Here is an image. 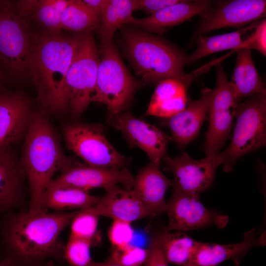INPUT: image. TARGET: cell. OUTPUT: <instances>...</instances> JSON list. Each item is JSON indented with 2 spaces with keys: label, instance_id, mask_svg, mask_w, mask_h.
Segmentation results:
<instances>
[{
  "label": "cell",
  "instance_id": "obj_11",
  "mask_svg": "<svg viewBox=\"0 0 266 266\" xmlns=\"http://www.w3.org/2000/svg\"><path fill=\"white\" fill-rule=\"evenodd\" d=\"M265 0L213 1L212 7L200 16L192 37L222 28H243L265 18Z\"/></svg>",
  "mask_w": 266,
  "mask_h": 266
},
{
  "label": "cell",
  "instance_id": "obj_31",
  "mask_svg": "<svg viewBox=\"0 0 266 266\" xmlns=\"http://www.w3.org/2000/svg\"><path fill=\"white\" fill-rule=\"evenodd\" d=\"M99 217L85 209L79 210L70 223V235L89 241L93 245L98 236Z\"/></svg>",
  "mask_w": 266,
  "mask_h": 266
},
{
  "label": "cell",
  "instance_id": "obj_12",
  "mask_svg": "<svg viewBox=\"0 0 266 266\" xmlns=\"http://www.w3.org/2000/svg\"><path fill=\"white\" fill-rule=\"evenodd\" d=\"M165 212L168 219L166 229L169 231L185 233L213 226L223 228L229 222L228 215L205 207L200 196L175 191L166 201Z\"/></svg>",
  "mask_w": 266,
  "mask_h": 266
},
{
  "label": "cell",
  "instance_id": "obj_24",
  "mask_svg": "<svg viewBox=\"0 0 266 266\" xmlns=\"http://www.w3.org/2000/svg\"><path fill=\"white\" fill-rule=\"evenodd\" d=\"M24 174L8 146L0 148V216L18 204Z\"/></svg>",
  "mask_w": 266,
  "mask_h": 266
},
{
  "label": "cell",
  "instance_id": "obj_9",
  "mask_svg": "<svg viewBox=\"0 0 266 266\" xmlns=\"http://www.w3.org/2000/svg\"><path fill=\"white\" fill-rule=\"evenodd\" d=\"M63 132L68 148L87 165L105 168H122L126 167L131 161L112 146L101 124H69L64 127Z\"/></svg>",
  "mask_w": 266,
  "mask_h": 266
},
{
  "label": "cell",
  "instance_id": "obj_1",
  "mask_svg": "<svg viewBox=\"0 0 266 266\" xmlns=\"http://www.w3.org/2000/svg\"><path fill=\"white\" fill-rule=\"evenodd\" d=\"M78 210L8 213L0 224L1 244L10 254L26 261L57 256L61 249L59 235Z\"/></svg>",
  "mask_w": 266,
  "mask_h": 266
},
{
  "label": "cell",
  "instance_id": "obj_16",
  "mask_svg": "<svg viewBox=\"0 0 266 266\" xmlns=\"http://www.w3.org/2000/svg\"><path fill=\"white\" fill-rule=\"evenodd\" d=\"M212 91L210 88H202L198 99L188 101L183 110L161 120L162 125L168 128L172 139L179 147L184 148L198 135L207 115Z\"/></svg>",
  "mask_w": 266,
  "mask_h": 266
},
{
  "label": "cell",
  "instance_id": "obj_20",
  "mask_svg": "<svg viewBox=\"0 0 266 266\" xmlns=\"http://www.w3.org/2000/svg\"><path fill=\"white\" fill-rule=\"evenodd\" d=\"M31 116L30 101L22 93L0 94V148L17 141L26 132Z\"/></svg>",
  "mask_w": 266,
  "mask_h": 266
},
{
  "label": "cell",
  "instance_id": "obj_37",
  "mask_svg": "<svg viewBox=\"0 0 266 266\" xmlns=\"http://www.w3.org/2000/svg\"><path fill=\"white\" fill-rule=\"evenodd\" d=\"M180 0H135L136 10H143L150 15L175 4Z\"/></svg>",
  "mask_w": 266,
  "mask_h": 266
},
{
  "label": "cell",
  "instance_id": "obj_17",
  "mask_svg": "<svg viewBox=\"0 0 266 266\" xmlns=\"http://www.w3.org/2000/svg\"><path fill=\"white\" fill-rule=\"evenodd\" d=\"M105 194L90 208L85 209L99 217L132 223L146 217H152L149 211L133 191L118 185L105 190Z\"/></svg>",
  "mask_w": 266,
  "mask_h": 266
},
{
  "label": "cell",
  "instance_id": "obj_26",
  "mask_svg": "<svg viewBox=\"0 0 266 266\" xmlns=\"http://www.w3.org/2000/svg\"><path fill=\"white\" fill-rule=\"evenodd\" d=\"M99 199V197L90 194L89 191L49 185L42 195L41 210L51 209L60 211L86 209L95 204Z\"/></svg>",
  "mask_w": 266,
  "mask_h": 266
},
{
  "label": "cell",
  "instance_id": "obj_10",
  "mask_svg": "<svg viewBox=\"0 0 266 266\" xmlns=\"http://www.w3.org/2000/svg\"><path fill=\"white\" fill-rule=\"evenodd\" d=\"M239 102L220 62L216 65V81L207 112L208 129L204 149L206 157L215 158L229 136Z\"/></svg>",
  "mask_w": 266,
  "mask_h": 266
},
{
  "label": "cell",
  "instance_id": "obj_33",
  "mask_svg": "<svg viewBox=\"0 0 266 266\" xmlns=\"http://www.w3.org/2000/svg\"><path fill=\"white\" fill-rule=\"evenodd\" d=\"M149 253L148 248L129 244L112 248L105 262L122 266H142Z\"/></svg>",
  "mask_w": 266,
  "mask_h": 266
},
{
  "label": "cell",
  "instance_id": "obj_18",
  "mask_svg": "<svg viewBox=\"0 0 266 266\" xmlns=\"http://www.w3.org/2000/svg\"><path fill=\"white\" fill-rule=\"evenodd\" d=\"M213 3V1L209 0H180L147 17H133L127 24L162 34L177 25L201 16L212 7Z\"/></svg>",
  "mask_w": 266,
  "mask_h": 266
},
{
  "label": "cell",
  "instance_id": "obj_7",
  "mask_svg": "<svg viewBox=\"0 0 266 266\" xmlns=\"http://www.w3.org/2000/svg\"><path fill=\"white\" fill-rule=\"evenodd\" d=\"M34 32L10 1H0V65L12 77L29 78Z\"/></svg>",
  "mask_w": 266,
  "mask_h": 266
},
{
  "label": "cell",
  "instance_id": "obj_5",
  "mask_svg": "<svg viewBox=\"0 0 266 266\" xmlns=\"http://www.w3.org/2000/svg\"><path fill=\"white\" fill-rule=\"evenodd\" d=\"M231 141L217 158L226 172H230L242 156L266 144V93L248 97L238 104Z\"/></svg>",
  "mask_w": 266,
  "mask_h": 266
},
{
  "label": "cell",
  "instance_id": "obj_32",
  "mask_svg": "<svg viewBox=\"0 0 266 266\" xmlns=\"http://www.w3.org/2000/svg\"><path fill=\"white\" fill-rule=\"evenodd\" d=\"M92 245L89 241L69 235L63 250L66 261L70 266H92Z\"/></svg>",
  "mask_w": 266,
  "mask_h": 266
},
{
  "label": "cell",
  "instance_id": "obj_36",
  "mask_svg": "<svg viewBox=\"0 0 266 266\" xmlns=\"http://www.w3.org/2000/svg\"><path fill=\"white\" fill-rule=\"evenodd\" d=\"M148 249V256L142 266H168L160 249L156 234L152 237Z\"/></svg>",
  "mask_w": 266,
  "mask_h": 266
},
{
  "label": "cell",
  "instance_id": "obj_39",
  "mask_svg": "<svg viewBox=\"0 0 266 266\" xmlns=\"http://www.w3.org/2000/svg\"><path fill=\"white\" fill-rule=\"evenodd\" d=\"M92 266H122L119 265L108 263L106 262L102 263L95 262H94Z\"/></svg>",
  "mask_w": 266,
  "mask_h": 266
},
{
  "label": "cell",
  "instance_id": "obj_23",
  "mask_svg": "<svg viewBox=\"0 0 266 266\" xmlns=\"http://www.w3.org/2000/svg\"><path fill=\"white\" fill-rule=\"evenodd\" d=\"M70 0H20L17 2L19 12L28 22L33 20L40 29L39 33L50 35L62 33L63 13Z\"/></svg>",
  "mask_w": 266,
  "mask_h": 266
},
{
  "label": "cell",
  "instance_id": "obj_41",
  "mask_svg": "<svg viewBox=\"0 0 266 266\" xmlns=\"http://www.w3.org/2000/svg\"><path fill=\"white\" fill-rule=\"evenodd\" d=\"M4 72L3 71V69L1 66L0 65V82L3 80V79L4 78Z\"/></svg>",
  "mask_w": 266,
  "mask_h": 266
},
{
  "label": "cell",
  "instance_id": "obj_34",
  "mask_svg": "<svg viewBox=\"0 0 266 266\" xmlns=\"http://www.w3.org/2000/svg\"><path fill=\"white\" fill-rule=\"evenodd\" d=\"M131 224L125 221L113 220L108 233L113 248L131 244L134 234Z\"/></svg>",
  "mask_w": 266,
  "mask_h": 266
},
{
  "label": "cell",
  "instance_id": "obj_25",
  "mask_svg": "<svg viewBox=\"0 0 266 266\" xmlns=\"http://www.w3.org/2000/svg\"><path fill=\"white\" fill-rule=\"evenodd\" d=\"M236 58L230 84L237 100L255 94L266 93L265 84L254 62L251 50L242 48L235 50Z\"/></svg>",
  "mask_w": 266,
  "mask_h": 266
},
{
  "label": "cell",
  "instance_id": "obj_4",
  "mask_svg": "<svg viewBox=\"0 0 266 266\" xmlns=\"http://www.w3.org/2000/svg\"><path fill=\"white\" fill-rule=\"evenodd\" d=\"M123 41L136 74L146 82L157 84L167 78L192 80L184 70L187 55L165 39L129 29L124 32Z\"/></svg>",
  "mask_w": 266,
  "mask_h": 266
},
{
  "label": "cell",
  "instance_id": "obj_35",
  "mask_svg": "<svg viewBox=\"0 0 266 266\" xmlns=\"http://www.w3.org/2000/svg\"><path fill=\"white\" fill-rule=\"evenodd\" d=\"M254 49L263 56L266 55V19L256 22L254 28L238 48Z\"/></svg>",
  "mask_w": 266,
  "mask_h": 266
},
{
  "label": "cell",
  "instance_id": "obj_8",
  "mask_svg": "<svg viewBox=\"0 0 266 266\" xmlns=\"http://www.w3.org/2000/svg\"><path fill=\"white\" fill-rule=\"evenodd\" d=\"M99 53L93 102L105 105L110 115L122 112L138 83L126 68L112 40L102 43Z\"/></svg>",
  "mask_w": 266,
  "mask_h": 266
},
{
  "label": "cell",
  "instance_id": "obj_21",
  "mask_svg": "<svg viewBox=\"0 0 266 266\" xmlns=\"http://www.w3.org/2000/svg\"><path fill=\"white\" fill-rule=\"evenodd\" d=\"M160 163L150 162L134 177L132 189L150 213L152 217L166 212L165 196L171 180L161 170Z\"/></svg>",
  "mask_w": 266,
  "mask_h": 266
},
{
  "label": "cell",
  "instance_id": "obj_27",
  "mask_svg": "<svg viewBox=\"0 0 266 266\" xmlns=\"http://www.w3.org/2000/svg\"><path fill=\"white\" fill-rule=\"evenodd\" d=\"M156 237L167 263L180 266H187L200 243L185 233L167 231L166 227Z\"/></svg>",
  "mask_w": 266,
  "mask_h": 266
},
{
  "label": "cell",
  "instance_id": "obj_6",
  "mask_svg": "<svg viewBox=\"0 0 266 266\" xmlns=\"http://www.w3.org/2000/svg\"><path fill=\"white\" fill-rule=\"evenodd\" d=\"M99 52L92 32L79 33V42L65 79L63 95L67 110L79 117L93 102Z\"/></svg>",
  "mask_w": 266,
  "mask_h": 266
},
{
  "label": "cell",
  "instance_id": "obj_13",
  "mask_svg": "<svg viewBox=\"0 0 266 266\" xmlns=\"http://www.w3.org/2000/svg\"><path fill=\"white\" fill-rule=\"evenodd\" d=\"M162 160L164 170L173 175V191L199 196L211 185L220 166L217 156L197 160L185 152L174 157L166 154Z\"/></svg>",
  "mask_w": 266,
  "mask_h": 266
},
{
  "label": "cell",
  "instance_id": "obj_3",
  "mask_svg": "<svg viewBox=\"0 0 266 266\" xmlns=\"http://www.w3.org/2000/svg\"><path fill=\"white\" fill-rule=\"evenodd\" d=\"M72 161L64 155L45 114L38 112L32 114L21 162L30 186L29 213L35 214L41 210L42 195L53 176Z\"/></svg>",
  "mask_w": 266,
  "mask_h": 266
},
{
  "label": "cell",
  "instance_id": "obj_15",
  "mask_svg": "<svg viewBox=\"0 0 266 266\" xmlns=\"http://www.w3.org/2000/svg\"><path fill=\"white\" fill-rule=\"evenodd\" d=\"M107 122L122 133L131 148L137 147L143 151L150 162L160 163L166 154L171 137L154 125L130 112L109 114Z\"/></svg>",
  "mask_w": 266,
  "mask_h": 266
},
{
  "label": "cell",
  "instance_id": "obj_38",
  "mask_svg": "<svg viewBox=\"0 0 266 266\" xmlns=\"http://www.w3.org/2000/svg\"><path fill=\"white\" fill-rule=\"evenodd\" d=\"M81 1L91 11L100 17L105 0H81Z\"/></svg>",
  "mask_w": 266,
  "mask_h": 266
},
{
  "label": "cell",
  "instance_id": "obj_42",
  "mask_svg": "<svg viewBox=\"0 0 266 266\" xmlns=\"http://www.w3.org/2000/svg\"><path fill=\"white\" fill-rule=\"evenodd\" d=\"M44 266H60L53 263L52 261L48 262Z\"/></svg>",
  "mask_w": 266,
  "mask_h": 266
},
{
  "label": "cell",
  "instance_id": "obj_2",
  "mask_svg": "<svg viewBox=\"0 0 266 266\" xmlns=\"http://www.w3.org/2000/svg\"><path fill=\"white\" fill-rule=\"evenodd\" d=\"M79 40V33L67 35L34 32L29 78L36 88L38 100L52 110H67L64 82Z\"/></svg>",
  "mask_w": 266,
  "mask_h": 266
},
{
  "label": "cell",
  "instance_id": "obj_14",
  "mask_svg": "<svg viewBox=\"0 0 266 266\" xmlns=\"http://www.w3.org/2000/svg\"><path fill=\"white\" fill-rule=\"evenodd\" d=\"M60 171L49 185L89 191L95 188L105 190L119 184L131 189L133 183L134 177L127 167H97L73 160Z\"/></svg>",
  "mask_w": 266,
  "mask_h": 266
},
{
  "label": "cell",
  "instance_id": "obj_40",
  "mask_svg": "<svg viewBox=\"0 0 266 266\" xmlns=\"http://www.w3.org/2000/svg\"><path fill=\"white\" fill-rule=\"evenodd\" d=\"M0 266H16L13 261L10 259H6L0 262Z\"/></svg>",
  "mask_w": 266,
  "mask_h": 266
},
{
  "label": "cell",
  "instance_id": "obj_19",
  "mask_svg": "<svg viewBox=\"0 0 266 266\" xmlns=\"http://www.w3.org/2000/svg\"><path fill=\"white\" fill-rule=\"evenodd\" d=\"M265 244V233L259 235L255 229L246 232L243 240L235 244H219L200 242L187 266H217L230 260L238 266L252 248L263 247Z\"/></svg>",
  "mask_w": 266,
  "mask_h": 266
},
{
  "label": "cell",
  "instance_id": "obj_28",
  "mask_svg": "<svg viewBox=\"0 0 266 266\" xmlns=\"http://www.w3.org/2000/svg\"><path fill=\"white\" fill-rule=\"evenodd\" d=\"M257 21L234 32L213 36H198L192 41L196 43L197 47L192 54L187 55L186 65L216 52L229 49L236 50L245 40Z\"/></svg>",
  "mask_w": 266,
  "mask_h": 266
},
{
  "label": "cell",
  "instance_id": "obj_29",
  "mask_svg": "<svg viewBox=\"0 0 266 266\" xmlns=\"http://www.w3.org/2000/svg\"><path fill=\"white\" fill-rule=\"evenodd\" d=\"M136 10L135 0H105L98 27L101 43L112 40L116 31L128 24Z\"/></svg>",
  "mask_w": 266,
  "mask_h": 266
},
{
  "label": "cell",
  "instance_id": "obj_30",
  "mask_svg": "<svg viewBox=\"0 0 266 266\" xmlns=\"http://www.w3.org/2000/svg\"><path fill=\"white\" fill-rule=\"evenodd\" d=\"M99 23L100 16L91 11L81 0H70L62 17V29L76 33L92 32Z\"/></svg>",
  "mask_w": 266,
  "mask_h": 266
},
{
  "label": "cell",
  "instance_id": "obj_22",
  "mask_svg": "<svg viewBox=\"0 0 266 266\" xmlns=\"http://www.w3.org/2000/svg\"><path fill=\"white\" fill-rule=\"evenodd\" d=\"M192 80L167 78L159 82L146 112V115L169 118L183 110L188 103L187 88Z\"/></svg>",
  "mask_w": 266,
  "mask_h": 266
}]
</instances>
